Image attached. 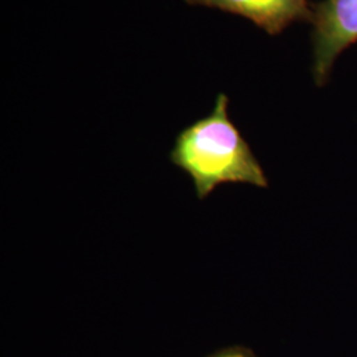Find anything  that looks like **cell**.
<instances>
[{
  "instance_id": "obj_2",
  "label": "cell",
  "mask_w": 357,
  "mask_h": 357,
  "mask_svg": "<svg viewBox=\"0 0 357 357\" xmlns=\"http://www.w3.org/2000/svg\"><path fill=\"white\" fill-rule=\"evenodd\" d=\"M312 10V72L323 85L339 54L357 43V0H323Z\"/></svg>"
},
{
  "instance_id": "obj_1",
  "label": "cell",
  "mask_w": 357,
  "mask_h": 357,
  "mask_svg": "<svg viewBox=\"0 0 357 357\" xmlns=\"http://www.w3.org/2000/svg\"><path fill=\"white\" fill-rule=\"evenodd\" d=\"M229 98L218 94L212 113L184 128L169 153L171 162L191 176L202 200L222 183L268 187V178L249 144L230 121Z\"/></svg>"
},
{
  "instance_id": "obj_4",
  "label": "cell",
  "mask_w": 357,
  "mask_h": 357,
  "mask_svg": "<svg viewBox=\"0 0 357 357\" xmlns=\"http://www.w3.org/2000/svg\"><path fill=\"white\" fill-rule=\"evenodd\" d=\"M212 357H252L248 352H245L243 349H228V351H222L220 354H217Z\"/></svg>"
},
{
  "instance_id": "obj_3",
  "label": "cell",
  "mask_w": 357,
  "mask_h": 357,
  "mask_svg": "<svg viewBox=\"0 0 357 357\" xmlns=\"http://www.w3.org/2000/svg\"><path fill=\"white\" fill-rule=\"evenodd\" d=\"M192 6H204L224 13L240 15L278 35L295 22H312L314 11L307 0H184Z\"/></svg>"
}]
</instances>
